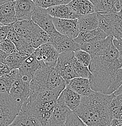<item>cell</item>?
<instances>
[{
	"mask_svg": "<svg viewBox=\"0 0 122 126\" xmlns=\"http://www.w3.org/2000/svg\"><path fill=\"white\" fill-rule=\"evenodd\" d=\"M114 96L113 94L94 91L81 96L80 104L74 113L87 126H109L112 119L110 105Z\"/></svg>",
	"mask_w": 122,
	"mask_h": 126,
	"instance_id": "cell-1",
	"label": "cell"
},
{
	"mask_svg": "<svg viewBox=\"0 0 122 126\" xmlns=\"http://www.w3.org/2000/svg\"><path fill=\"white\" fill-rule=\"evenodd\" d=\"M118 56L119 52L113 46L103 55L91 57L88 68L91 73L89 79L92 90L111 94L115 73L120 68Z\"/></svg>",
	"mask_w": 122,
	"mask_h": 126,
	"instance_id": "cell-2",
	"label": "cell"
},
{
	"mask_svg": "<svg viewBox=\"0 0 122 126\" xmlns=\"http://www.w3.org/2000/svg\"><path fill=\"white\" fill-rule=\"evenodd\" d=\"M63 79L61 78L54 66L43 65L34 73L30 83L31 94L27 101L34 100L40 93L52 90L58 86Z\"/></svg>",
	"mask_w": 122,
	"mask_h": 126,
	"instance_id": "cell-3",
	"label": "cell"
},
{
	"mask_svg": "<svg viewBox=\"0 0 122 126\" xmlns=\"http://www.w3.org/2000/svg\"><path fill=\"white\" fill-rule=\"evenodd\" d=\"M22 104L9 94L0 93V126H9L19 113Z\"/></svg>",
	"mask_w": 122,
	"mask_h": 126,
	"instance_id": "cell-4",
	"label": "cell"
},
{
	"mask_svg": "<svg viewBox=\"0 0 122 126\" xmlns=\"http://www.w3.org/2000/svg\"><path fill=\"white\" fill-rule=\"evenodd\" d=\"M31 79L19 73L17 75L16 79L13 84L9 94L14 100L23 105L24 102H27L31 94L30 83Z\"/></svg>",
	"mask_w": 122,
	"mask_h": 126,
	"instance_id": "cell-5",
	"label": "cell"
},
{
	"mask_svg": "<svg viewBox=\"0 0 122 126\" xmlns=\"http://www.w3.org/2000/svg\"><path fill=\"white\" fill-rule=\"evenodd\" d=\"M74 52H67L59 54L55 69L61 78L68 83L72 79L76 78L73 67Z\"/></svg>",
	"mask_w": 122,
	"mask_h": 126,
	"instance_id": "cell-6",
	"label": "cell"
},
{
	"mask_svg": "<svg viewBox=\"0 0 122 126\" xmlns=\"http://www.w3.org/2000/svg\"><path fill=\"white\" fill-rule=\"evenodd\" d=\"M57 101L47 102H27L26 106L30 112L44 126L54 110Z\"/></svg>",
	"mask_w": 122,
	"mask_h": 126,
	"instance_id": "cell-7",
	"label": "cell"
},
{
	"mask_svg": "<svg viewBox=\"0 0 122 126\" xmlns=\"http://www.w3.org/2000/svg\"><path fill=\"white\" fill-rule=\"evenodd\" d=\"M52 18L53 17L48 14L46 9L36 6H35L31 16L32 21L48 33L51 37L58 33L55 28Z\"/></svg>",
	"mask_w": 122,
	"mask_h": 126,
	"instance_id": "cell-8",
	"label": "cell"
},
{
	"mask_svg": "<svg viewBox=\"0 0 122 126\" xmlns=\"http://www.w3.org/2000/svg\"><path fill=\"white\" fill-rule=\"evenodd\" d=\"M52 21L56 31L61 35L73 39L77 37L80 33L77 19L53 18Z\"/></svg>",
	"mask_w": 122,
	"mask_h": 126,
	"instance_id": "cell-9",
	"label": "cell"
},
{
	"mask_svg": "<svg viewBox=\"0 0 122 126\" xmlns=\"http://www.w3.org/2000/svg\"><path fill=\"white\" fill-rule=\"evenodd\" d=\"M33 55L40 63L54 67L59 56V53L51 43H46L35 48Z\"/></svg>",
	"mask_w": 122,
	"mask_h": 126,
	"instance_id": "cell-10",
	"label": "cell"
},
{
	"mask_svg": "<svg viewBox=\"0 0 122 126\" xmlns=\"http://www.w3.org/2000/svg\"><path fill=\"white\" fill-rule=\"evenodd\" d=\"M114 36L109 35L106 38L92 43L79 44L80 50L86 51L90 55L91 57L102 55L107 52L114 46Z\"/></svg>",
	"mask_w": 122,
	"mask_h": 126,
	"instance_id": "cell-11",
	"label": "cell"
},
{
	"mask_svg": "<svg viewBox=\"0 0 122 126\" xmlns=\"http://www.w3.org/2000/svg\"><path fill=\"white\" fill-rule=\"evenodd\" d=\"M51 43L59 54L67 52H75L80 50V45L73 39L58 33L51 37Z\"/></svg>",
	"mask_w": 122,
	"mask_h": 126,
	"instance_id": "cell-12",
	"label": "cell"
},
{
	"mask_svg": "<svg viewBox=\"0 0 122 126\" xmlns=\"http://www.w3.org/2000/svg\"><path fill=\"white\" fill-rule=\"evenodd\" d=\"M70 111L65 104L57 99L54 110L44 126H64Z\"/></svg>",
	"mask_w": 122,
	"mask_h": 126,
	"instance_id": "cell-13",
	"label": "cell"
},
{
	"mask_svg": "<svg viewBox=\"0 0 122 126\" xmlns=\"http://www.w3.org/2000/svg\"><path fill=\"white\" fill-rule=\"evenodd\" d=\"M26 103L23 104L19 113L9 126H43L40 121L30 112Z\"/></svg>",
	"mask_w": 122,
	"mask_h": 126,
	"instance_id": "cell-14",
	"label": "cell"
},
{
	"mask_svg": "<svg viewBox=\"0 0 122 126\" xmlns=\"http://www.w3.org/2000/svg\"><path fill=\"white\" fill-rule=\"evenodd\" d=\"M35 4L32 0H16L15 1V11L17 21L31 19Z\"/></svg>",
	"mask_w": 122,
	"mask_h": 126,
	"instance_id": "cell-15",
	"label": "cell"
},
{
	"mask_svg": "<svg viewBox=\"0 0 122 126\" xmlns=\"http://www.w3.org/2000/svg\"><path fill=\"white\" fill-rule=\"evenodd\" d=\"M7 38L10 39L14 43L18 53L23 56L28 57L32 55L35 51V48L30 45L24 38L17 34L13 29L9 33Z\"/></svg>",
	"mask_w": 122,
	"mask_h": 126,
	"instance_id": "cell-16",
	"label": "cell"
},
{
	"mask_svg": "<svg viewBox=\"0 0 122 126\" xmlns=\"http://www.w3.org/2000/svg\"><path fill=\"white\" fill-rule=\"evenodd\" d=\"M94 11L99 14H116L121 10L119 0H90Z\"/></svg>",
	"mask_w": 122,
	"mask_h": 126,
	"instance_id": "cell-17",
	"label": "cell"
},
{
	"mask_svg": "<svg viewBox=\"0 0 122 126\" xmlns=\"http://www.w3.org/2000/svg\"><path fill=\"white\" fill-rule=\"evenodd\" d=\"M81 99V96L68 86L66 87L58 98V99L65 104L73 112H74L79 106Z\"/></svg>",
	"mask_w": 122,
	"mask_h": 126,
	"instance_id": "cell-18",
	"label": "cell"
},
{
	"mask_svg": "<svg viewBox=\"0 0 122 126\" xmlns=\"http://www.w3.org/2000/svg\"><path fill=\"white\" fill-rule=\"evenodd\" d=\"M107 35L99 28L92 31L80 32L77 38L73 39L75 42L79 44L92 43L106 38Z\"/></svg>",
	"mask_w": 122,
	"mask_h": 126,
	"instance_id": "cell-19",
	"label": "cell"
},
{
	"mask_svg": "<svg viewBox=\"0 0 122 126\" xmlns=\"http://www.w3.org/2000/svg\"><path fill=\"white\" fill-rule=\"evenodd\" d=\"M67 86L81 96H86L94 92L88 78H74L68 82Z\"/></svg>",
	"mask_w": 122,
	"mask_h": 126,
	"instance_id": "cell-20",
	"label": "cell"
},
{
	"mask_svg": "<svg viewBox=\"0 0 122 126\" xmlns=\"http://www.w3.org/2000/svg\"><path fill=\"white\" fill-rule=\"evenodd\" d=\"M68 5L77 19L83 16L95 12L94 5L89 0H72Z\"/></svg>",
	"mask_w": 122,
	"mask_h": 126,
	"instance_id": "cell-21",
	"label": "cell"
},
{
	"mask_svg": "<svg viewBox=\"0 0 122 126\" xmlns=\"http://www.w3.org/2000/svg\"><path fill=\"white\" fill-rule=\"evenodd\" d=\"M45 65L36 60L34 55L28 56L23 61L18 70L21 75L25 76L32 79L34 73L41 65Z\"/></svg>",
	"mask_w": 122,
	"mask_h": 126,
	"instance_id": "cell-22",
	"label": "cell"
},
{
	"mask_svg": "<svg viewBox=\"0 0 122 126\" xmlns=\"http://www.w3.org/2000/svg\"><path fill=\"white\" fill-rule=\"evenodd\" d=\"M26 39L34 48H36L43 44L51 43V36L49 34L41 29L38 25H36L32 33Z\"/></svg>",
	"mask_w": 122,
	"mask_h": 126,
	"instance_id": "cell-23",
	"label": "cell"
},
{
	"mask_svg": "<svg viewBox=\"0 0 122 126\" xmlns=\"http://www.w3.org/2000/svg\"><path fill=\"white\" fill-rule=\"evenodd\" d=\"M17 21L15 11V1L0 5V23L2 26Z\"/></svg>",
	"mask_w": 122,
	"mask_h": 126,
	"instance_id": "cell-24",
	"label": "cell"
},
{
	"mask_svg": "<svg viewBox=\"0 0 122 126\" xmlns=\"http://www.w3.org/2000/svg\"><path fill=\"white\" fill-rule=\"evenodd\" d=\"M48 14L53 18L62 19H77L68 4L52 6L46 9Z\"/></svg>",
	"mask_w": 122,
	"mask_h": 126,
	"instance_id": "cell-25",
	"label": "cell"
},
{
	"mask_svg": "<svg viewBox=\"0 0 122 126\" xmlns=\"http://www.w3.org/2000/svg\"><path fill=\"white\" fill-rule=\"evenodd\" d=\"M77 19L80 32L92 31L98 27V19L96 12L83 16Z\"/></svg>",
	"mask_w": 122,
	"mask_h": 126,
	"instance_id": "cell-26",
	"label": "cell"
},
{
	"mask_svg": "<svg viewBox=\"0 0 122 126\" xmlns=\"http://www.w3.org/2000/svg\"><path fill=\"white\" fill-rule=\"evenodd\" d=\"M36 25L32 19L17 21L13 24V29L17 34L26 39L32 33Z\"/></svg>",
	"mask_w": 122,
	"mask_h": 126,
	"instance_id": "cell-27",
	"label": "cell"
},
{
	"mask_svg": "<svg viewBox=\"0 0 122 126\" xmlns=\"http://www.w3.org/2000/svg\"><path fill=\"white\" fill-rule=\"evenodd\" d=\"M98 28L107 35H112L114 30L115 14H99L97 13Z\"/></svg>",
	"mask_w": 122,
	"mask_h": 126,
	"instance_id": "cell-28",
	"label": "cell"
},
{
	"mask_svg": "<svg viewBox=\"0 0 122 126\" xmlns=\"http://www.w3.org/2000/svg\"><path fill=\"white\" fill-rule=\"evenodd\" d=\"M18 73V69H13L0 77V93L9 94Z\"/></svg>",
	"mask_w": 122,
	"mask_h": 126,
	"instance_id": "cell-29",
	"label": "cell"
},
{
	"mask_svg": "<svg viewBox=\"0 0 122 126\" xmlns=\"http://www.w3.org/2000/svg\"><path fill=\"white\" fill-rule=\"evenodd\" d=\"M27 57L20 55L18 52L7 55L5 60L4 64L7 65L11 70L13 69H18L21 66L23 61Z\"/></svg>",
	"mask_w": 122,
	"mask_h": 126,
	"instance_id": "cell-30",
	"label": "cell"
},
{
	"mask_svg": "<svg viewBox=\"0 0 122 126\" xmlns=\"http://www.w3.org/2000/svg\"><path fill=\"white\" fill-rule=\"evenodd\" d=\"M73 67L76 77H77V78H89L91 73H90L89 68L80 63L75 58V57L73 61Z\"/></svg>",
	"mask_w": 122,
	"mask_h": 126,
	"instance_id": "cell-31",
	"label": "cell"
},
{
	"mask_svg": "<svg viewBox=\"0 0 122 126\" xmlns=\"http://www.w3.org/2000/svg\"><path fill=\"white\" fill-rule=\"evenodd\" d=\"M36 6L47 9L52 6L60 4H67L72 0H32Z\"/></svg>",
	"mask_w": 122,
	"mask_h": 126,
	"instance_id": "cell-32",
	"label": "cell"
},
{
	"mask_svg": "<svg viewBox=\"0 0 122 126\" xmlns=\"http://www.w3.org/2000/svg\"><path fill=\"white\" fill-rule=\"evenodd\" d=\"M74 57L81 64L89 67L91 61V56L88 52L82 50L75 51L74 52Z\"/></svg>",
	"mask_w": 122,
	"mask_h": 126,
	"instance_id": "cell-33",
	"label": "cell"
},
{
	"mask_svg": "<svg viewBox=\"0 0 122 126\" xmlns=\"http://www.w3.org/2000/svg\"><path fill=\"white\" fill-rule=\"evenodd\" d=\"M64 126H87L73 111H70Z\"/></svg>",
	"mask_w": 122,
	"mask_h": 126,
	"instance_id": "cell-34",
	"label": "cell"
},
{
	"mask_svg": "<svg viewBox=\"0 0 122 126\" xmlns=\"http://www.w3.org/2000/svg\"><path fill=\"white\" fill-rule=\"evenodd\" d=\"M0 50L3 51L7 55L18 52L14 43L8 38H6L0 44Z\"/></svg>",
	"mask_w": 122,
	"mask_h": 126,
	"instance_id": "cell-35",
	"label": "cell"
},
{
	"mask_svg": "<svg viewBox=\"0 0 122 126\" xmlns=\"http://www.w3.org/2000/svg\"><path fill=\"white\" fill-rule=\"evenodd\" d=\"M13 24L2 26L0 28V44L7 38L9 33L12 30Z\"/></svg>",
	"mask_w": 122,
	"mask_h": 126,
	"instance_id": "cell-36",
	"label": "cell"
},
{
	"mask_svg": "<svg viewBox=\"0 0 122 126\" xmlns=\"http://www.w3.org/2000/svg\"><path fill=\"white\" fill-rule=\"evenodd\" d=\"M112 42H113L114 47L117 48V50L119 52L118 61H119L120 67H122V41L114 38Z\"/></svg>",
	"mask_w": 122,
	"mask_h": 126,
	"instance_id": "cell-37",
	"label": "cell"
},
{
	"mask_svg": "<svg viewBox=\"0 0 122 126\" xmlns=\"http://www.w3.org/2000/svg\"><path fill=\"white\" fill-rule=\"evenodd\" d=\"M11 71V69L4 64L0 63V77H2L4 75L8 73Z\"/></svg>",
	"mask_w": 122,
	"mask_h": 126,
	"instance_id": "cell-38",
	"label": "cell"
},
{
	"mask_svg": "<svg viewBox=\"0 0 122 126\" xmlns=\"http://www.w3.org/2000/svg\"><path fill=\"white\" fill-rule=\"evenodd\" d=\"M109 126H122V121L120 119L114 118L111 120Z\"/></svg>",
	"mask_w": 122,
	"mask_h": 126,
	"instance_id": "cell-39",
	"label": "cell"
},
{
	"mask_svg": "<svg viewBox=\"0 0 122 126\" xmlns=\"http://www.w3.org/2000/svg\"><path fill=\"white\" fill-rule=\"evenodd\" d=\"M7 55L6 53L0 50V63L2 64H4L5 60H6V57H7Z\"/></svg>",
	"mask_w": 122,
	"mask_h": 126,
	"instance_id": "cell-40",
	"label": "cell"
},
{
	"mask_svg": "<svg viewBox=\"0 0 122 126\" xmlns=\"http://www.w3.org/2000/svg\"><path fill=\"white\" fill-rule=\"evenodd\" d=\"M121 93H122V84L120 86V87H119V89H118L115 92H114L112 94H113L114 96H117L118 95V94H120Z\"/></svg>",
	"mask_w": 122,
	"mask_h": 126,
	"instance_id": "cell-41",
	"label": "cell"
},
{
	"mask_svg": "<svg viewBox=\"0 0 122 126\" xmlns=\"http://www.w3.org/2000/svg\"><path fill=\"white\" fill-rule=\"evenodd\" d=\"M16 0H0V5L4 4H6L7 2H12V1H15Z\"/></svg>",
	"mask_w": 122,
	"mask_h": 126,
	"instance_id": "cell-42",
	"label": "cell"
},
{
	"mask_svg": "<svg viewBox=\"0 0 122 126\" xmlns=\"http://www.w3.org/2000/svg\"><path fill=\"white\" fill-rule=\"evenodd\" d=\"M119 2H120V7H121V10H122V0H119Z\"/></svg>",
	"mask_w": 122,
	"mask_h": 126,
	"instance_id": "cell-43",
	"label": "cell"
},
{
	"mask_svg": "<svg viewBox=\"0 0 122 126\" xmlns=\"http://www.w3.org/2000/svg\"><path fill=\"white\" fill-rule=\"evenodd\" d=\"M2 24H1V23H0V28H1V27H2Z\"/></svg>",
	"mask_w": 122,
	"mask_h": 126,
	"instance_id": "cell-44",
	"label": "cell"
},
{
	"mask_svg": "<svg viewBox=\"0 0 122 126\" xmlns=\"http://www.w3.org/2000/svg\"><path fill=\"white\" fill-rule=\"evenodd\" d=\"M89 1H90V0H89Z\"/></svg>",
	"mask_w": 122,
	"mask_h": 126,
	"instance_id": "cell-45",
	"label": "cell"
},
{
	"mask_svg": "<svg viewBox=\"0 0 122 126\" xmlns=\"http://www.w3.org/2000/svg\"><path fill=\"white\" fill-rule=\"evenodd\" d=\"M121 94H122V93H121Z\"/></svg>",
	"mask_w": 122,
	"mask_h": 126,
	"instance_id": "cell-46",
	"label": "cell"
}]
</instances>
